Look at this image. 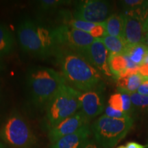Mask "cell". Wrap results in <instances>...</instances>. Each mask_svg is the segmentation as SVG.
<instances>
[{
	"instance_id": "cell-13",
	"label": "cell",
	"mask_w": 148,
	"mask_h": 148,
	"mask_svg": "<svg viewBox=\"0 0 148 148\" xmlns=\"http://www.w3.org/2000/svg\"><path fill=\"white\" fill-rule=\"evenodd\" d=\"M91 130L89 124L83 126L76 132L64 136L51 143L50 148H81L90 138Z\"/></svg>"
},
{
	"instance_id": "cell-2",
	"label": "cell",
	"mask_w": 148,
	"mask_h": 148,
	"mask_svg": "<svg viewBox=\"0 0 148 148\" xmlns=\"http://www.w3.org/2000/svg\"><path fill=\"white\" fill-rule=\"evenodd\" d=\"M17 38L24 52L38 58L55 56L60 47L54 28H50L30 18L22 20L18 25Z\"/></svg>"
},
{
	"instance_id": "cell-22",
	"label": "cell",
	"mask_w": 148,
	"mask_h": 148,
	"mask_svg": "<svg viewBox=\"0 0 148 148\" xmlns=\"http://www.w3.org/2000/svg\"><path fill=\"white\" fill-rule=\"evenodd\" d=\"M71 1L66 0H41L37 1V9L41 14L55 12L61 7L71 4Z\"/></svg>"
},
{
	"instance_id": "cell-15",
	"label": "cell",
	"mask_w": 148,
	"mask_h": 148,
	"mask_svg": "<svg viewBox=\"0 0 148 148\" xmlns=\"http://www.w3.org/2000/svg\"><path fill=\"white\" fill-rule=\"evenodd\" d=\"M108 66L111 73L114 77H117L120 73L127 69L139 66L133 63L129 57L125 54L109 55Z\"/></svg>"
},
{
	"instance_id": "cell-14",
	"label": "cell",
	"mask_w": 148,
	"mask_h": 148,
	"mask_svg": "<svg viewBox=\"0 0 148 148\" xmlns=\"http://www.w3.org/2000/svg\"><path fill=\"white\" fill-rule=\"evenodd\" d=\"M124 15L140 20L145 23L148 18V1L124 0L121 1Z\"/></svg>"
},
{
	"instance_id": "cell-17",
	"label": "cell",
	"mask_w": 148,
	"mask_h": 148,
	"mask_svg": "<svg viewBox=\"0 0 148 148\" xmlns=\"http://www.w3.org/2000/svg\"><path fill=\"white\" fill-rule=\"evenodd\" d=\"M108 106L117 110L122 111L130 115L133 110L129 94L125 91L118 90V92L112 95L108 99Z\"/></svg>"
},
{
	"instance_id": "cell-6",
	"label": "cell",
	"mask_w": 148,
	"mask_h": 148,
	"mask_svg": "<svg viewBox=\"0 0 148 148\" xmlns=\"http://www.w3.org/2000/svg\"><path fill=\"white\" fill-rule=\"evenodd\" d=\"M0 138L12 148H34L36 138L30 125L18 112H14L0 128Z\"/></svg>"
},
{
	"instance_id": "cell-36",
	"label": "cell",
	"mask_w": 148,
	"mask_h": 148,
	"mask_svg": "<svg viewBox=\"0 0 148 148\" xmlns=\"http://www.w3.org/2000/svg\"><path fill=\"white\" fill-rule=\"evenodd\" d=\"M145 148H148V143H147V145H145Z\"/></svg>"
},
{
	"instance_id": "cell-5",
	"label": "cell",
	"mask_w": 148,
	"mask_h": 148,
	"mask_svg": "<svg viewBox=\"0 0 148 148\" xmlns=\"http://www.w3.org/2000/svg\"><path fill=\"white\" fill-rule=\"evenodd\" d=\"M81 92L66 84L53 96L45 108L50 128L78 112Z\"/></svg>"
},
{
	"instance_id": "cell-32",
	"label": "cell",
	"mask_w": 148,
	"mask_h": 148,
	"mask_svg": "<svg viewBox=\"0 0 148 148\" xmlns=\"http://www.w3.org/2000/svg\"><path fill=\"white\" fill-rule=\"evenodd\" d=\"M0 148H8V147L6 145V144H5L3 141L0 140Z\"/></svg>"
},
{
	"instance_id": "cell-28",
	"label": "cell",
	"mask_w": 148,
	"mask_h": 148,
	"mask_svg": "<svg viewBox=\"0 0 148 148\" xmlns=\"http://www.w3.org/2000/svg\"><path fill=\"white\" fill-rule=\"evenodd\" d=\"M125 148H145V145L136 143V142L130 141L126 143Z\"/></svg>"
},
{
	"instance_id": "cell-4",
	"label": "cell",
	"mask_w": 148,
	"mask_h": 148,
	"mask_svg": "<svg viewBox=\"0 0 148 148\" xmlns=\"http://www.w3.org/2000/svg\"><path fill=\"white\" fill-rule=\"evenodd\" d=\"M134 124L131 116L113 119L103 114L92 123L90 130L95 140L103 148H113L126 136Z\"/></svg>"
},
{
	"instance_id": "cell-11",
	"label": "cell",
	"mask_w": 148,
	"mask_h": 148,
	"mask_svg": "<svg viewBox=\"0 0 148 148\" xmlns=\"http://www.w3.org/2000/svg\"><path fill=\"white\" fill-rule=\"evenodd\" d=\"M79 110L88 121L99 115L105 110L104 97L99 88L82 92L79 95Z\"/></svg>"
},
{
	"instance_id": "cell-25",
	"label": "cell",
	"mask_w": 148,
	"mask_h": 148,
	"mask_svg": "<svg viewBox=\"0 0 148 148\" xmlns=\"http://www.w3.org/2000/svg\"><path fill=\"white\" fill-rule=\"evenodd\" d=\"M136 92L141 95H148V77H143V81Z\"/></svg>"
},
{
	"instance_id": "cell-24",
	"label": "cell",
	"mask_w": 148,
	"mask_h": 148,
	"mask_svg": "<svg viewBox=\"0 0 148 148\" xmlns=\"http://www.w3.org/2000/svg\"><path fill=\"white\" fill-rule=\"evenodd\" d=\"M104 114L108 117L113 118V119H125V118L130 117V115L125 113L122 111L117 110L116 109L112 108L110 106H107L105 108Z\"/></svg>"
},
{
	"instance_id": "cell-27",
	"label": "cell",
	"mask_w": 148,
	"mask_h": 148,
	"mask_svg": "<svg viewBox=\"0 0 148 148\" xmlns=\"http://www.w3.org/2000/svg\"><path fill=\"white\" fill-rule=\"evenodd\" d=\"M138 72L143 77H148V64H143L139 66Z\"/></svg>"
},
{
	"instance_id": "cell-35",
	"label": "cell",
	"mask_w": 148,
	"mask_h": 148,
	"mask_svg": "<svg viewBox=\"0 0 148 148\" xmlns=\"http://www.w3.org/2000/svg\"><path fill=\"white\" fill-rule=\"evenodd\" d=\"M1 86H0V100H1Z\"/></svg>"
},
{
	"instance_id": "cell-33",
	"label": "cell",
	"mask_w": 148,
	"mask_h": 148,
	"mask_svg": "<svg viewBox=\"0 0 148 148\" xmlns=\"http://www.w3.org/2000/svg\"><path fill=\"white\" fill-rule=\"evenodd\" d=\"M143 64H148V55L146 56L145 60L143 62Z\"/></svg>"
},
{
	"instance_id": "cell-19",
	"label": "cell",
	"mask_w": 148,
	"mask_h": 148,
	"mask_svg": "<svg viewBox=\"0 0 148 148\" xmlns=\"http://www.w3.org/2000/svg\"><path fill=\"white\" fill-rule=\"evenodd\" d=\"M14 46L12 33L5 24L0 23V59L10 55Z\"/></svg>"
},
{
	"instance_id": "cell-34",
	"label": "cell",
	"mask_w": 148,
	"mask_h": 148,
	"mask_svg": "<svg viewBox=\"0 0 148 148\" xmlns=\"http://www.w3.org/2000/svg\"><path fill=\"white\" fill-rule=\"evenodd\" d=\"M116 148H125V146H124V145H119V146H118Z\"/></svg>"
},
{
	"instance_id": "cell-23",
	"label": "cell",
	"mask_w": 148,
	"mask_h": 148,
	"mask_svg": "<svg viewBox=\"0 0 148 148\" xmlns=\"http://www.w3.org/2000/svg\"><path fill=\"white\" fill-rule=\"evenodd\" d=\"M133 107L148 111V95H143L137 92L129 93Z\"/></svg>"
},
{
	"instance_id": "cell-12",
	"label": "cell",
	"mask_w": 148,
	"mask_h": 148,
	"mask_svg": "<svg viewBox=\"0 0 148 148\" xmlns=\"http://www.w3.org/2000/svg\"><path fill=\"white\" fill-rule=\"evenodd\" d=\"M124 29L123 38L127 46L134 45L143 42L146 32L144 23L131 16L124 15Z\"/></svg>"
},
{
	"instance_id": "cell-16",
	"label": "cell",
	"mask_w": 148,
	"mask_h": 148,
	"mask_svg": "<svg viewBox=\"0 0 148 148\" xmlns=\"http://www.w3.org/2000/svg\"><path fill=\"white\" fill-rule=\"evenodd\" d=\"M124 22V14L123 13L111 14L103 23L106 29V35L123 38Z\"/></svg>"
},
{
	"instance_id": "cell-8",
	"label": "cell",
	"mask_w": 148,
	"mask_h": 148,
	"mask_svg": "<svg viewBox=\"0 0 148 148\" xmlns=\"http://www.w3.org/2000/svg\"><path fill=\"white\" fill-rule=\"evenodd\" d=\"M54 29L59 47L66 48L77 53L82 52L96 39L88 33L68 25H61Z\"/></svg>"
},
{
	"instance_id": "cell-18",
	"label": "cell",
	"mask_w": 148,
	"mask_h": 148,
	"mask_svg": "<svg viewBox=\"0 0 148 148\" xmlns=\"http://www.w3.org/2000/svg\"><path fill=\"white\" fill-rule=\"evenodd\" d=\"M115 79L118 90L132 93L137 91L143 77L139 73H137L124 77H117Z\"/></svg>"
},
{
	"instance_id": "cell-7",
	"label": "cell",
	"mask_w": 148,
	"mask_h": 148,
	"mask_svg": "<svg viewBox=\"0 0 148 148\" xmlns=\"http://www.w3.org/2000/svg\"><path fill=\"white\" fill-rule=\"evenodd\" d=\"M112 7L110 1L103 0H85L77 3L72 16L75 19L103 23L112 14Z\"/></svg>"
},
{
	"instance_id": "cell-10",
	"label": "cell",
	"mask_w": 148,
	"mask_h": 148,
	"mask_svg": "<svg viewBox=\"0 0 148 148\" xmlns=\"http://www.w3.org/2000/svg\"><path fill=\"white\" fill-rule=\"evenodd\" d=\"M89 121L80 110L75 112L58 124L51 127L49 131V138L51 143L64 136L77 132L83 126L88 125Z\"/></svg>"
},
{
	"instance_id": "cell-30",
	"label": "cell",
	"mask_w": 148,
	"mask_h": 148,
	"mask_svg": "<svg viewBox=\"0 0 148 148\" xmlns=\"http://www.w3.org/2000/svg\"><path fill=\"white\" fill-rule=\"evenodd\" d=\"M143 43H144L145 45H146L148 47V31L147 32V33H146L145 37V38H144Z\"/></svg>"
},
{
	"instance_id": "cell-20",
	"label": "cell",
	"mask_w": 148,
	"mask_h": 148,
	"mask_svg": "<svg viewBox=\"0 0 148 148\" xmlns=\"http://www.w3.org/2000/svg\"><path fill=\"white\" fill-rule=\"evenodd\" d=\"M108 49L110 54H124L127 48V45L123 38L106 35L100 38Z\"/></svg>"
},
{
	"instance_id": "cell-3",
	"label": "cell",
	"mask_w": 148,
	"mask_h": 148,
	"mask_svg": "<svg viewBox=\"0 0 148 148\" xmlns=\"http://www.w3.org/2000/svg\"><path fill=\"white\" fill-rule=\"evenodd\" d=\"M66 84L61 73L45 66H34L26 73L29 99L36 108H46L53 96Z\"/></svg>"
},
{
	"instance_id": "cell-29",
	"label": "cell",
	"mask_w": 148,
	"mask_h": 148,
	"mask_svg": "<svg viewBox=\"0 0 148 148\" xmlns=\"http://www.w3.org/2000/svg\"><path fill=\"white\" fill-rule=\"evenodd\" d=\"M4 69H5L4 62H3V60H1V59H0V73L2 72Z\"/></svg>"
},
{
	"instance_id": "cell-9",
	"label": "cell",
	"mask_w": 148,
	"mask_h": 148,
	"mask_svg": "<svg viewBox=\"0 0 148 148\" xmlns=\"http://www.w3.org/2000/svg\"><path fill=\"white\" fill-rule=\"evenodd\" d=\"M101 74L108 77L112 76L108 66L110 53L100 38H96L90 46L79 53Z\"/></svg>"
},
{
	"instance_id": "cell-1",
	"label": "cell",
	"mask_w": 148,
	"mask_h": 148,
	"mask_svg": "<svg viewBox=\"0 0 148 148\" xmlns=\"http://www.w3.org/2000/svg\"><path fill=\"white\" fill-rule=\"evenodd\" d=\"M54 56L61 74L69 86L80 92L98 88L101 73L82 55L64 47H59Z\"/></svg>"
},
{
	"instance_id": "cell-21",
	"label": "cell",
	"mask_w": 148,
	"mask_h": 148,
	"mask_svg": "<svg viewBox=\"0 0 148 148\" xmlns=\"http://www.w3.org/2000/svg\"><path fill=\"white\" fill-rule=\"evenodd\" d=\"M124 54L129 57L133 63L137 66H140L143 64L146 56L148 55V47L143 42L127 46Z\"/></svg>"
},
{
	"instance_id": "cell-31",
	"label": "cell",
	"mask_w": 148,
	"mask_h": 148,
	"mask_svg": "<svg viewBox=\"0 0 148 148\" xmlns=\"http://www.w3.org/2000/svg\"><path fill=\"white\" fill-rule=\"evenodd\" d=\"M144 30H145V32L146 33H147V32L148 31V18L145 21V23H144Z\"/></svg>"
},
{
	"instance_id": "cell-26",
	"label": "cell",
	"mask_w": 148,
	"mask_h": 148,
	"mask_svg": "<svg viewBox=\"0 0 148 148\" xmlns=\"http://www.w3.org/2000/svg\"><path fill=\"white\" fill-rule=\"evenodd\" d=\"M81 148H103L95 139H88L84 143Z\"/></svg>"
}]
</instances>
